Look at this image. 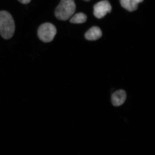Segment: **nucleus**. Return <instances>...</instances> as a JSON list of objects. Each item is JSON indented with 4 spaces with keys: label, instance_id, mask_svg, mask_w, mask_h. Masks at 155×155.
Listing matches in <instances>:
<instances>
[{
    "label": "nucleus",
    "instance_id": "nucleus-1",
    "mask_svg": "<svg viewBox=\"0 0 155 155\" xmlns=\"http://www.w3.org/2000/svg\"><path fill=\"white\" fill-rule=\"evenodd\" d=\"M15 30L14 19L8 11H0V35L6 40L11 39Z\"/></svg>",
    "mask_w": 155,
    "mask_h": 155
},
{
    "label": "nucleus",
    "instance_id": "nucleus-2",
    "mask_svg": "<svg viewBox=\"0 0 155 155\" xmlns=\"http://www.w3.org/2000/svg\"><path fill=\"white\" fill-rule=\"evenodd\" d=\"M75 10L74 0H61L55 11V16L59 20L66 21L72 17Z\"/></svg>",
    "mask_w": 155,
    "mask_h": 155
},
{
    "label": "nucleus",
    "instance_id": "nucleus-3",
    "mask_svg": "<svg viewBox=\"0 0 155 155\" xmlns=\"http://www.w3.org/2000/svg\"><path fill=\"white\" fill-rule=\"evenodd\" d=\"M57 29L53 24L49 22L43 23L39 27L37 34L38 38L45 43L52 41L57 34Z\"/></svg>",
    "mask_w": 155,
    "mask_h": 155
},
{
    "label": "nucleus",
    "instance_id": "nucleus-4",
    "mask_svg": "<svg viewBox=\"0 0 155 155\" xmlns=\"http://www.w3.org/2000/svg\"><path fill=\"white\" fill-rule=\"evenodd\" d=\"M112 6L110 3L107 0L101 1L97 3L94 7V14L98 19H101L110 13Z\"/></svg>",
    "mask_w": 155,
    "mask_h": 155
},
{
    "label": "nucleus",
    "instance_id": "nucleus-5",
    "mask_svg": "<svg viewBox=\"0 0 155 155\" xmlns=\"http://www.w3.org/2000/svg\"><path fill=\"white\" fill-rule=\"evenodd\" d=\"M127 95L125 91L119 90L114 92L111 97V101L113 105L119 107L125 102Z\"/></svg>",
    "mask_w": 155,
    "mask_h": 155
},
{
    "label": "nucleus",
    "instance_id": "nucleus-6",
    "mask_svg": "<svg viewBox=\"0 0 155 155\" xmlns=\"http://www.w3.org/2000/svg\"><path fill=\"white\" fill-rule=\"evenodd\" d=\"M102 35L101 30L99 27L94 26L87 31L85 38L89 41H95L101 38Z\"/></svg>",
    "mask_w": 155,
    "mask_h": 155
},
{
    "label": "nucleus",
    "instance_id": "nucleus-7",
    "mask_svg": "<svg viewBox=\"0 0 155 155\" xmlns=\"http://www.w3.org/2000/svg\"><path fill=\"white\" fill-rule=\"evenodd\" d=\"M120 4L123 8L130 12L136 11L138 4L134 0H120Z\"/></svg>",
    "mask_w": 155,
    "mask_h": 155
},
{
    "label": "nucleus",
    "instance_id": "nucleus-8",
    "mask_svg": "<svg viewBox=\"0 0 155 155\" xmlns=\"http://www.w3.org/2000/svg\"><path fill=\"white\" fill-rule=\"evenodd\" d=\"M87 17L85 14L82 13L75 14L70 19V22L75 24L83 23L86 21Z\"/></svg>",
    "mask_w": 155,
    "mask_h": 155
},
{
    "label": "nucleus",
    "instance_id": "nucleus-9",
    "mask_svg": "<svg viewBox=\"0 0 155 155\" xmlns=\"http://www.w3.org/2000/svg\"><path fill=\"white\" fill-rule=\"evenodd\" d=\"M20 3L23 4H28L30 2L31 0H18Z\"/></svg>",
    "mask_w": 155,
    "mask_h": 155
},
{
    "label": "nucleus",
    "instance_id": "nucleus-10",
    "mask_svg": "<svg viewBox=\"0 0 155 155\" xmlns=\"http://www.w3.org/2000/svg\"><path fill=\"white\" fill-rule=\"evenodd\" d=\"M137 3V4H139V3H141L142 2H143V0H134Z\"/></svg>",
    "mask_w": 155,
    "mask_h": 155
},
{
    "label": "nucleus",
    "instance_id": "nucleus-11",
    "mask_svg": "<svg viewBox=\"0 0 155 155\" xmlns=\"http://www.w3.org/2000/svg\"><path fill=\"white\" fill-rule=\"evenodd\" d=\"M84 1H86V2H89V1H91V0H84Z\"/></svg>",
    "mask_w": 155,
    "mask_h": 155
}]
</instances>
